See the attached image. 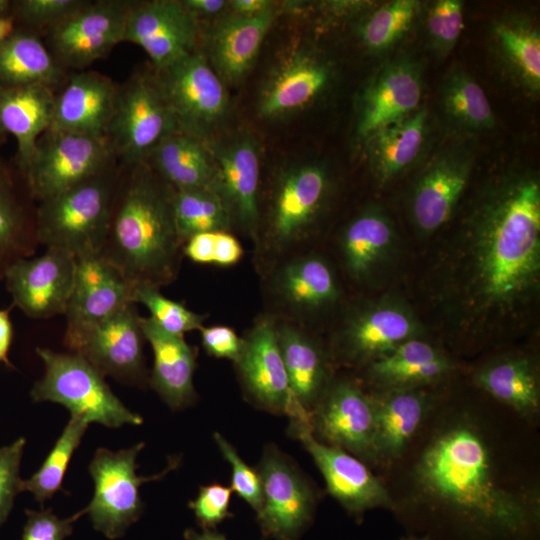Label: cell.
<instances>
[{
  "label": "cell",
  "instance_id": "cell-1",
  "mask_svg": "<svg viewBox=\"0 0 540 540\" xmlns=\"http://www.w3.org/2000/svg\"><path fill=\"white\" fill-rule=\"evenodd\" d=\"M492 402L437 398L403 455L378 471L412 535L539 540L536 426Z\"/></svg>",
  "mask_w": 540,
  "mask_h": 540
},
{
  "label": "cell",
  "instance_id": "cell-2",
  "mask_svg": "<svg viewBox=\"0 0 540 540\" xmlns=\"http://www.w3.org/2000/svg\"><path fill=\"white\" fill-rule=\"evenodd\" d=\"M119 175L100 255L132 285H167L176 277L183 242L175 224L173 189L147 163Z\"/></svg>",
  "mask_w": 540,
  "mask_h": 540
},
{
  "label": "cell",
  "instance_id": "cell-3",
  "mask_svg": "<svg viewBox=\"0 0 540 540\" xmlns=\"http://www.w3.org/2000/svg\"><path fill=\"white\" fill-rule=\"evenodd\" d=\"M478 269L488 297L519 295L540 268V186L530 176L509 180L494 195L479 226Z\"/></svg>",
  "mask_w": 540,
  "mask_h": 540
},
{
  "label": "cell",
  "instance_id": "cell-4",
  "mask_svg": "<svg viewBox=\"0 0 540 540\" xmlns=\"http://www.w3.org/2000/svg\"><path fill=\"white\" fill-rule=\"evenodd\" d=\"M119 175L110 167L40 202L36 209L39 245L67 250L76 258L100 254L110 224Z\"/></svg>",
  "mask_w": 540,
  "mask_h": 540
},
{
  "label": "cell",
  "instance_id": "cell-5",
  "mask_svg": "<svg viewBox=\"0 0 540 540\" xmlns=\"http://www.w3.org/2000/svg\"><path fill=\"white\" fill-rule=\"evenodd\" d=\"M36 353L43 362L44 375L31 389L33 401L58 403L72 417L88 424L118 428L143 423L142 417L130 411L112 392L105 376L81 355L43 347H37Z\"/></svg>",
  "mask_w": 540,
  "mask_h": 540
},
{
  "label": "cell",
  "instance_id": "cell-6",
  "mask_svg": "<svg viewBox=\"0 0 540 540\" xmlns=\"http://www.w3.org/2000/svg\"><path fill=\"white\" fill-rule=\"evenodd\" d=\"M113 156L107 138L49 129L19 172L32 198L42 202L109 169Z\"/></svg>",
  "mask_w": 540,
  "mask_h": 540
},
{
  "label": "cell",
  "instance_id": "cell-7",
  "mask_svg": "<svg viewBox=\"0 0 540 540\" xmlns=\"http://www.w3.org/2000/svg\"><path fill=\"white\" fill-rule=\"evenodd\" d=\"M143 447L144 443L140 442L117 452L98 448L89 465L94 494L84 510L93 527L108 539L122 537L129 526L140 518L143 511L139 492L141 484L161 478L178 464L173 460L159 474L138 476L136 458Z\"/></svg>",
  "mask_w": 540,
  "mask_h": 540
},
{
  "label": "cell",
  "instance_id": "cell-8",
  "mask_svg": "<svg viewBox=\"0 0 540 540\" xmlns=\"http://www.w3.org/2000/svg\"><path fill=\"white\" fill-rule=\"evenodd\" d=\"M178 131L156 78L137 76L118 88L106 138L125 167L147 161L158 144Z\"/></svg>",
  "mask_w": 540,
  "mask_h": 540
},
{
  "label": "cell",
  "instance_id": "cell-9",
  "mask_svg": "<svg viewBox=\"0 0 540 540\" xmlns=\"http://www.w3.org/2000/svg\"><path fill=\"white\" fill-rule=\"evenodd\" d=\"M263 503L257 522L264 537L298 540L310 525L318 494L294 463L275 446H267L258 466Z\"/></svg>",
  "mask_w": 540,
  "mask_h": 540
},
{
  "label": "cell",
  "instance_id": "cell-10",
  "mask_svg": "<svg viewBox=\"0 0 540 540\" xmlns=\"http://www.w3.org/2000/svg\"><path fill=\"white\" fill-rule=\"evenodd\" d=\"M157 72L156 81L179 131L201 139L225 116V86L202 54L194 51Z\"/></svg>",
  "mask_w": 540,
  "mask_h": 540
},
{
  "label": "cell",
  "instance_id": "cell-11",
  "mask_svg": "<svg viewBox=\"0 0 540 540\" xmlns=\"http://www.w3.org/2000/svg\"><path fill=\"white\" fill-rule=\"evenodd\" d=\"M133 1H88L47 31L49 50L62 68L83 69L124 41Z\"/></svg>",
  "mask_w": 540,
  "mask_h": 540
},
{
  "label": "cell",
  "instance_id": "cell-12",
  "mask_svg": "<svg viewBox=\"0 0 540 540\" xmlns=\"http://www.w3.org/2000/svg\"><path fill=\"white\" fill-rule=\"evenodd\" d=\"M72 294L65 312L63 343L75 352L97 325L131 301L132 284L100 254L76 258Z\"/></svg>",
  "mask_w": 540,
  "mask_h": 540
},
{
  "label": "cell",
  "instance_id": "cell-13",
  "mask_svg": "<svg viewBox=\"0 0 540 540\" xmlns=\"http://www.w3.org/2000/svg\"><path fill=\"white\" fill-rule=\"evenodd\" d=\"M309 428L321 442L373 466L375 415L371 394L341 380L327 387L309 415Z\"/></svg>",
  "mask_w": 540,
  "mask_h": 540
},
{
  "label": "cell",
  "instance_id": "cell-14",
  "mask_svg": "<svg viewBox=\"0 0 540 540\" xmlns=\"http://www.w3.org/2000/svg\"><path fill=\"white\" fill-rule=\"evenodd\" d=\"M291 427L319 468L327 492L348 514L360 521L366 511L374 508L391 511L392 501L385 484L364 462L317 440L307 423H291Z\"/></svg>",
  "mask_w": 540,
  "mask_h": 540
},
{
  "label": "cell",
  "instance_id": "cell-15",
  "mask_svg": "<svg viewBox=\"0 0 540 540\" xmlns=\"http://www.w3.org/2000/svg\"><path fill=\"white\" fill-rule=\"evenodd\" d=\"M76 264L71 252L55 247L46 248L41 256L18 260L4 277L12 306L34 319L64 315L74 286Z\"/></svg>",
  "mask_w": 540,
  "mask_h": 540
},
{
  "label": "cell",
  "instance_id": "cell-16",
  "mask_svg": "<svg viewBox=\"0 0 540 540\" xmlns=\"http://www.w3.org/2000/svg\"><path fill=\"white\" fill-rule=\"evenodd\" d=\"M198 34V17L182 1H133L124 41L141 47L159 71L193 53Z\"/></svg>",
  "mask_w": 540,
  "mask_h": 540
},
{
  "label": "cell",
  "instance_id": "cell-17",
  "mask_svg": "<svg viewBox=\"0 0 540 540\" xmlns=\"http://www.w3.org/2000/svg\"><path fill=\"white\" fill-rule=\"evenodd\" d=\"M144 341L141 316L135 303H129L91 330L74 353L103 376L141 385L146 380Z\"/></svg>",
  "mask_w": 540,
  "mask_h": 540
},
{
  "label": "cell",
  "instance_id": "cell-18",
  "mask_svg": "<svg viewBox=\"0 0 540 540\" xmlns=\"http://www.w3.org/2000/svg\"><path fill=\"white\" fill-rule=\"evenodd\" d=\"M248 396L274 414L293 415V399L274 323L261 319L243 339L236 362Z\"/></svg>",
  "mask_w": 540,
  "mask_h": 540
},
{
  "label": "cell",
  "instance_id": "cell-19",
  "mask_svg": "<svg viewBox=\"0 0 540 540\" xmlns=\"http://www.w3.org/2000/svg\"><path fill=\"white\" fill-rule=\"evenodd\" d=\"M371 397L375 415L372 467L380 471L403 455L429 416L437 396L418 387L380 390Z\"/></svg>",
  "mask_w": 540,
  "mask_h": 540
},
{
  "label": "cell",
  "instance_id": "cell-20",
  "mask_svg": "<svg viewBox=\"0 0 540 540\" xmlns=\"http://www.w3.org/2000/svg\"><path fill=\"white\" fill-rule=\"evenodd\" d=\"M328 188L326 172L318 165L287 170L275 188L269 219V238L276 248L295 242L318 214Z\"/></svg>",
  "mask_w": 540,
  "mask_h": 540
},
{
  "label": "cell",
  "instance_id": "cell-21",
  "mask_svg": "<svg viewBox=\"0 0 540 540\" xmlns=\"http://www.w3.org/2000/svg\"><path fill=\"white\" fill-rule=\"evenodd\" d=\"M213 191L222 199L231 220L256 237L259 224V149L250 136H242L214 154Z\"/></svg>",
  "mask_w": 540,
  "mask_h": 540
},
{
  "label": "cell",
  "instance_id": "cell-22",
  "mask_svg": "<svg viewBox=\"0 0 540 540\" xmlns=\"http://www.w3.org/2000/svg\"><path fill=\"white\" fill-rule=\"evenodd\" d=\"M118 86L94 71L72 74L55 94L50 130L106 138Z\"/></svg>",
  "mask_w": 540,
  "mask_h": 540
},
{
  "label": "cell",
  "instance_id": "cell-23",
  "mask_svg": "<svg viewBox=\"0 0 540 540\" xmlns=\"http://www.w3.org/2000/svg\"><path fill=\"white\" fill-rule=\"evenodd\" d=\"M330 69L306 51L283 59L266 81L258 102L259 115L278 118L308 106L327 87Z\"/></svg>",
  "mask_w": 540,
  "mask_h": 540
},
{
  "label": "cell",
  "instance_id": "cell-24",
  "mask_svg": "<svg viewBox=\"0 0 540 540\" xmlns=\"http://www.w3.org/2000/svg\"><path fill=\"white\" fill-rule=\"evenodd\" d=\"M421 94V78L415 65L401 61L385 67L362 96L358 134L368 138L378 129L412 114Z\"/></svg>",
  "mask_w": 540,
  "mask_h": 540
},
{
  "label": "cell",
  "instance_id": "cell-25",
  "mask_svg": "<svg viewBox=\"0 0 540 540\" xmlns=\"http://www.w3.org/2000/svg\"><path fill=\"white\" fill-rule=\"evenodd\" d=\"M141 327L154 356L151 386L171 409L189 406L196 399L195 350L183 336L164 331L150 317H141Z\"/></svg>",
  "mask_w": 540,
  "mask_h": 540
},
{
  "label": "cell",
  "instance_id": "cell-26",
  "mask_svg": "<svg viewBox=\"0 0 540 540\" xmlns=\"http://www.w3.org/2000/svg\"><path fill=\"white\" fill-rule=\"evenodd\" d=\"M33 200L19 170L15 173L0 161V280L39 246Z\"/></svg>",
  "mask_w": 540,
  "mask_h": 540
},
{
  "label": "cell",
  "instance_id": "cell-27",
  "mask_svg": "<svg viewBox=\"0 0 540 540\" xmlns=\"http://www.w3.org/2000/svg\"><path fill=\"white\" fill-rule=\"evenodd\" d=\"M271 8L253 16L231 14L211 33L209 52L215 72L228 82H238L253 66L275 19Z\"/></svg>",
  "mask_w": 540,
  "mask_h": 540
},
{
  "label": "cell",
  "instance_id": "cell-28",
  "mask_svg": "<svg viewBox=\"0 0 540 540\" xmlns=\"http://www.w3.org/2000/svg\"><path fill=\"white\" fill-rule=\"evenodd\" d=\"M276 331L293 399L291 422L309 423V415L327 389L323 353L295 327L284 325Z\"/></svg>",
  "mask_w": 540,
  "mask_h": 540
},
{
  "label": "cell",
  "instance_id": "cell-29",
  "mask_svg": "<svg viewBox=\"0 0 540 540\" xmlns=\"http://www.w3.org/2000/svg\"><path fill=\"white\" fill-rule=\"evenodd\" d=\"M54 103L53 88L45 85L0 89V128L16 139L19 171L27 166L39 138L49 130Z\"/></svg>",
  "mask_w": 540,
  "mask_h": 540
},
{
  "label": "cell",
  "instance_id": "cell-30",
  "mask_svg": "<svg viewBox=\"0 0 540 540\" xmlns=\"http://www.w3.org/2000/svg\"><path fill=\"white\" fill-rule=\"evenodd\" d=\"M452 361L432 345L409 339L372 361L368 374L382 390L418 388L448 376Z\"/></svg>",
  "mask_w": 540,
  "mask_h": 540
},
{
  "label": "cell",
  "instance_id": "cell-31",
  "mask_svg": "<svg viewBox=\"0 0 540 540\" xmlns=\"http://www.w3.org/2000/svg\"><path fill=\"white\" fill-rule=\"evenodd\" d=\"M479 389L518 416L538 425L540 388L533 363L524 356L504 357L492 361L475 374Z\"/></svg>",
  "mask_w": 540,
  "mask_h": 540
},
{
  "label": "cell",
  "instance_id": "cell-32",
  "mask_svg": "<svg viewBox=\"0 0 540 540\" xmlns=\"http://www.w3.org/2000/svg\"><path fill=\"white\" fill-rule=\"evenodd\" d=\"M148 159L156 175L174 191L213 190L214 161L201 139L193 135L179 130L168 135Z\"/></svg>",
  "mask_w": 540,
  "mask_h": 540
},
{
  "label": "cell",
  "instance_id": "cell-33",
  "mask_svg": "<svg viewBox=\"0 0 540 540\" xmlns=\"http://www.w3.org/2000/svg\"><path fill=\"white\" fill-rule=\"evenodd\" d=\"M468 163L454 156H445L420 179L412 203L418 227L431 232L450 217L468 180Z\"/></svg>",
  "mask_w": 540,
  "mask_h": 540
},
{
  "label": "cell",
  "instance_id": "cell-34",
  "mask_svg": "<svg viewBox=\"0 0 540 540\" xmlns=\"http://www.w3.org/2000/svg\"><path fill=\"white\" fill-rule=\"evenodd\" d=\"M63 76V68L34 31L19 27L0 45V89L33 84L54 88Z\"/></svg>",
  "mask_w": 540,
  "mask_h": 540
},
{
  "label": "cell",
  "instance_id": "cell-35",
  "mask_svg": "<svg viewBox=\"0 0 540 540\" xmlns=\"http://www.w3.org/2000/svg\"><path fill=\"white\" fill-rule=\"evenodd\" d=\"M413 330L411 320L403 312L392 308L373 310L348 329L345 353L351 360L370 363L411 339Z\"/></svg>",
  "mask_w": 540,
  "mask_h": 540
},
{
  "label": "cell",
  "instance_id": "cell-36",
  "mask_svg": "<svg viewBox=\"0 0 540 540\" xmlns=\"http://www.w3.org/2000/svg\"><path fill=\"white\" fill-rule=\"evenodd\" d=\"M426 118L425 110L415 111L368 137L370 157L381 179L395 176L417 157L424 141Z\"/></svg>",
  "mask_w": 540,
  "mask_h": 540
},
{
  "label": "cell",
  "instance_id": "cell-37",
  "mask_svg": "<svg viewBox=\"0 0 540 540\" xmlns=\"http://www.w3.org/2000/svg\"><path fill=\"white\" fill-rule=\"evenodd\" d=\"M278 289L294 308L313 309L333 301L337 286L330 267L316 257L288 263L278 276Z\"/></svg>",
  "mask_w": 540,
  "mask_h": 540
},
{
  "label": "cell",
  "instance_id": "cell-38",
  "mask_svg": "<svg viewBox=\"0 0 540 540\" xmlns=\"http://www.w3.org/2000/svg\"><path fill=\"white\" fill-rule=\"evenodd\" d=\"M172 207L183 244L199 233L227 231L232 222L225 204L213 190H173Z\"/></svg>",
  "mask_w": 540,
  "mask_h": 540
},
{
  "label": "cell",
  "instance_id": "cell-39",
  "mask_svg": "<svg viewBox=\"0 0 540 540\" xmlns=\"http://www.w3.org/2000/svg\"><path fill=\"white\" fill-rule=\"evenodd\" d=\"M392 239V228L386 218L366 212L354 219L343 237V254L353 275L365 274L387 249Z\"/></svg>",
  "mask_w": 540,
  "mask_h": 540
},
{
  "label": "cell",
  "instance_id": "cell-40",
  "mask_svg": "<svg viewBox=\"0 0 540 540\" xmlns=\"http://www.w3.org/2000/svg\"><path fill=\"white\" fill-rule=\"evenodd\" d=\"M88 425L81 418L71 416L40 468L29 479L22 481L21 492H30L43 504L61 490L70 460Z\"/></svg>",
  "mask_w": 540,
  "mask_h": 540
},
{
  "label": "cell",
  "instance_id": "cell-41",
  "mask_svg": "<svg viewBox=\"0 0 540 540\" xmlns=\"http://www.w3.org/2000/svg\"><path fill=\"white\" fill-rule=\"evenodd\" d=\"M442 100L446 112L464 127L479 130L494 125V115L484 90L463 71H455L447 77Z\"/></svg>",
  "mask_w": 540,
  "mask_h": 540
},
{
  "label": "cell",
  "instance_id": "cell-42",
  "mask_svg": "<svg viewBox=\"0 0 540 540\" xmlns=\"http://www.w3.org/2000/svg\"><path fill=\"white\" fill-rule=\"evenodd\" d=\"M496 36L502 51L533 89L540 86V36L537 30L518 24L501 23Z\"/></svg>",
  "mask_w": 540,
  "mask_h": 540
},
{
  "label": "cell",
  "instance_id": "cell-43",
  "mask_svg": "<svg viewBox=\"0 0 540 540\" xmlns=\"http://www.w3.org/2000/svg\"><path fill=\"white\" fill-rule=\"evenodd\" d=\"M417 6L414 0H395L378 8L361 27L364 45L373 51L392 46L408 31Z\"/></svg>",
  "mask_w": 540,
  "mask_h": 540
},
{
  "label": "cell",
  "instance_id": "cell-44",
  "mask_svg": "<svg viewBox=\"0 0 540 540\" xmlns=\"http://www.w3.org/2000/svg\"><path fill=\"white\" fill-rule=\"evenodd\" d=\"M131 301L143 304L150 312L149 317L170 334L183 336L186 332L200 330L203 327V315L163 296L158 287L149 284L133 285Z\"/></svg>",
  "mask_w": 540,
  "mask_h": 540
},
{
  "label": "cell",
  "instance_id": "cell-45",
  "mask_svg": "<svg viewBox=\"0 0 540 540\" xmlns=\"http://www.w3.org/2000/svg\"><path fill=\"white\" fill-rule=\"evenodd\" d=\"M83 0H15L12 14L20 28L47 31L83 7Z\"/></svg>",
  "mask_w": 540,
  "mask_h": 540
},
{
  "label": "cell",
  "instance_id": "cell-46",
  "mask_svg": "<svg viewBox=\"0 0 540 540\" xmlns=\"http://www.w3.org/2000/svg\"><path fill=\"white\" fill-rule=\"evenodd\" d=\"M213 437L222 456L231 465L230 488L258 513L263 503L262 482L258 470L245 463L234 446L221 434L215 432Z\"/></svg>",
  "mask_w": 540,
  "mask_h": 540
},
{
  "label": "cell",
  "instance_id": "cell-47",
  "mask_svg": "<svg viewBox=\"0 0 540 540\" xmlns=\"http://www.w3.org/2000/svg\"><path fill=\"white\" fill-rule=\"evenodd\" d=\"M427 27L432 41L440 50H451L464 29L462 3L458 0L435 2L428 13Z\"/></svg>",
  "mask_w": 540,
  "mask_h": 540
},
{
  "label": "cell",
  "instance_id": "cell-48",
  "mask_svg": "<svg viewBox=\"0 0 540 540\" xmlns=\"http://www.w3.org/2000/svg\"><path fill=\"white\" fill-rule=\"evenodd\" d=\"M26 440L17 438L12 443L0 447V527L7 520L18 493L22 479L20 465Z\"/></svg>",
  "mask_w": 540,
  "mask_h": 540
},
{
  "label": "cell",
  "instance_id": "cell-49",
  "mask_svg": "<svg viewBox=\"0 0 540 540\" xmlns=\"http://www.w3.org/2000/svg\"><path fill=\"white\" fill-rule=\"evenodd\" d=\"M232 489L212 483L201 486L197 497L188 506L202 529H215L226 518L233 517L229 511Z\"/></svg>",
  "mask_w": 540,
  "mask_h": 540
},
{
  "label": "cell",
  "instance_id": "cell-50",
  "mask_svg": "<svg viewBox=\"0 0 540 540\" xmlns=\"http://www.w3.org/2000/svg\"><path fill=\"white\" fill-rule=\"evenodd\" d=\"M25 514L22 540H64L73 532L74 523L86 513L83 509L63 519L51 509L26 510Z\"/></svg>",
  "mask_w": 540,
  "mask_h": 540
},
{
  "label": "cell",
  "instance_id": "cell-51",
  "mask_svg": "<svg viewBox=\"0 0 540 540\" xmlns=\"http://www.w3.org/2000/svg\"><path fill=\"white\" fill-rule=\"evenodd\" d=\"M201 342L206 352L216 358L238 361L243 347V339L239 338L233 329L218 325L202 327Z\"/></svg>",
  "mask_w": 540,
  "mask_h": 540
},
{
  "label": "cell",
  "instance_id": "cell-52",
  "mask_svg": "<svg viewBox=\"0 0 540 540\" xmlns=\"http://www.w3.org/2000/svg\"><path fill=\"white\" fill-rule=\"evenodd\" d=\"M216 232H204L191 236L182 247V252L191 261L213 264Z\"/></svg>",
  "mask_w": 540,
  "mask_h": 540
},
{
  "label": "cell",
  "instance_id": "cell-53",
  "mask_svg": "<svg viewBox=\"0 0 540 540\" xmlns=\"http://www.w3.org/2000/svg\"><path fill=\"white\" fill-rule=\"evenodd\" d=\"M242 255V246L233 235L227 231L216 232L213 264L230 266L237 263Z\"/></svg>",
  "mask_w": 540,
  "mask_h": 540
},
{
  "label": "cell",
  "instance_id": "cell-54",
  "mask_svg": "<svg viewBox=\"0 0 540 540\" xmlns=\"http://www.w3.org/2000/svg\"><path fill=\"white\" fill-rule=\"evenodd\" d=\"M12 305L6 309H0V363L10 369H14L13 363L9 359V352L13 343V324L10 318Z\"/></svg>",
  "mask_w": 540,
  "mask_h": 540
},
{
  "label": "cell",
  "instance_id": "cell-55",
  "mask_svg": "<svg viewBox=\"0 0 540 540\" xmlns=\"http://www.w3.org/2000/svg\"><path fill=\"white\" fill-rule=\"evenodd\" d=\"M228 3L234 14L243 16L257 15L273 8L272 2L268 0H234Z\"/></svg>",
  "mask_w": 540,
  "mask_h": 540
},
{
  "label": "cell",
  "instance_id": "cell-56",
  "mask_svg": "<svg viewBox=\"0 0 540 540\" xmlns=\"http://www.w3.org/2000/svg\"><path fill=\"white\" fill-rule=\"evenodd\" d=\"M182 2L197 17L217 14L228 3L223 0H184Z\"/></svg>",
  "mask_w": 540,
  "mask_h": 540
},
{
  "label": "cell",
  "instance_id": "cell-57",
  "mask_svg": "<svg viewBox=\"0 0 540 540\" xmlns=\"http://www.w3.org/2000/svg\"><path fill=\"white\" fill-rule=\"evenodd\" d=\"M19 26L12 13L0 16V45L11 38Z\"/></svg>",
  "mask_w": 540,
  "mask_h": 540
},
{
  "label": "cell",
  "instance_id": "cell-58",
  "mask_svg": "<svg viewBox=\"0 0 540 540\" xmlns=\"http://www.w3.org/2000/svg\"><path fill=\"white\" fill-rule=\"evenodd\" d=\"M184 538L186 540H227L224 534L214 529H203L202 532H197L189 528L185 530Z\"/></svg>",
  "mask_w": 540,
  "mask_h": 540
},
{
  "label": "cell",
  "instance_id": "cell-59",
  "mask_svg": "<svg viewBox=\"0 0 540 540\" xmlns=\"http://www.w3.org/2000/svg\"><path fill=\"white\" fill-rule=\"evenodd\" d=\"M12 5L11 0H0V16L12 13Z\"/></svg>",
  "mask_w": 540,
  "mask_h": 540
},
{
  "label": "cell",
  "instance_id": "cell-60",
  "mask_svg": "<svg viewBox=\"0 0 540 540\" xmlns=\"http://www.w3.org/2000/svg\"><path fill=\"white\" fill-rule=\"evenodd\" d=\"M400 540H434V539L428 535H412L411 534L410 536L404 537Z\"/></svg>",
  "mask_w": 540,
  "mask_h": 540
},
{
  "label": "cell",
  "instance_id": "cell-61",
  "mask_svg": "<svg viewBox=\"0 0 540 540\" xmlns=\"http://www.w3.org/2000/svg\"><path fill=\"white\" fill-rule=\"evenodd\" d=\"M5 136L6 134L3 132V130L0 128V146L1 144L3 143V141L5 140Z\"/></svg>",
  "mask_w": 540,
  "mask_h": 540
}]
</instances>
